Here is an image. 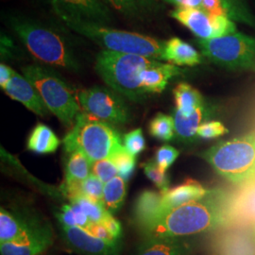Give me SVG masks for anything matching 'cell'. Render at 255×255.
<instances>
[{
  "label": "cell",
  "instance_id": "cell-1",
  "mask_svg": "<svg viewBox=\"0 0 255 255\" xmlns=\"http://www.w3.org/2000/svg\"><path fill=\"white\" fill-rule=\"evenodd\" d=\"M234 196L215 189L201 200L167 210L138 225L144 238H189L231 225Z\"/></svg>",
  "mask_w": 255,
  "mask_h": 255
},
{
  "label": "cell",
  "instance_id": "cell-2",
  "mask_svg": "<svg viewBox=\"0 0 255 255\" xmlns=\"http://www.w3.org/2000/svg\"><path fill=\"white\" fill-rule=\"evenodd\" d=\"M5 23L38 62L71 71L80 70L72 48L54 29L22 14H7Z\"/></svg>",
  "mask_w": 255,
  "mask_h": 255
},
{
  "label": "cell",
  "instance_id": "cell-3",
  "mask_svg": "<svg viewBox=\"0 0 255 255\" xmlns=\"http://www.w3.org/2000/svg\"><path fill=\"white\" fill-rule=\"evenodd\" d=\"M55 13L68 28L90 39L105 50L139 55L161 61L165 42L144 34L119 30L82 19L73 18L62 12Z\"/></svg>",
  "mask_w": 255,
  "mask_h": 255
},
{
  "label": "cell",
  "instance_id": "cell-4",
  "mask_svg": "<svg viewBox=\"0 0 255 255\" xmlns=\"http://www.w3.org/2000/svg\"><path fill=\"white\" fill-rule=\"evenodd\" d=\"M155 61L144 56L102 49L97 56L95 69L111 89L129 101L140 102L146 96L141 85V76Z\"/></svg>",
  "mask_w": 255,
  "mask_h": 255
},
{
  "label": "cell",
  "instance_id": "cell-5",
  "mask_svg": "<svg viewBox=\"0 0 255 255\" xmlns=\"http://www.w3.org/2000/svg\"><path fill=\"white\" fill-rule=\"evenodd\" d=\"M201 157L222 178L245 186L255 180V132L219 142Z\"/></svg>",
  "mask_w": 255,
  "mask_h": 255
},
{
  "label": "cell",
  "instance_id": "cell-6",
  "mask_svg": "<svg viewBox=\"0 0 255 255\" xmlns=\"http://www.w3.org/2000/svg\"><path fill=\"white\" fill-rule=\"evenodd\" d=\"M22 73L35 87L48 111L64 126L73 127L82 108L67 82L53 69L40 64L27 65Z\"/></svg>",
  "mask_w": 255,
  "mask_h": 255
},
{
  "label": "cell",
  "instance_id": "cell-7",
  "mask_svg": "<svg viewBox=\"0 0 255 255\" xmlns=\"http://www.w3.org/2000/svg\"><path fill=\"white\" fill-rule=\"evenodd\" d=\"M122 146L121 138L109 123L80 113L71 130L64 138L65 151H82L91 162L108 159Z\"/></svg>",
  "mask_w": 255,
  "mask_h": 255
},
{
  "label": "cell",
  "instance_id": "cell-8",
  "mask_svg": "<svg viewBox=\"0 0 255 255\" xmlns=\"http://www.w3.org/2000/svg\"><path fill=\"white\" fill-rule=\"evenodd\" d=\"M202 54L211 62L232 70L255 71V38L236 32L227 36L199 40Z\"/></svg>",
  "mask_w": 255,
  "mask_h": 255
},
{
  "label": "cell",
  "instance_id": "cell-9",
  "mask_svg": "<svg viewBox=\"0 0 255 255\" xmlns=\"http://www.w3.org/2000/svg\"><path fill=\"white\" fill-rule=\"evenodd\" d=\"M83 113L109 124H126L130 119L127 103L113 89L94 86L78 94Z\"/></svg>",
  "mask_w": 255,
  "mask_h": 255
},
{
  "label": "cell",
  "instance_id": "cell-10",
  "mask_svg": "<svg viewBox=\"0 0 255 255\" xmlns=\"http://www.w3.org/2000/svg\"><path fill=\"white\" fill-rule=\"evenodd\" d=\"M170 15L201 40L227 36L237 32L236 24L228 17L212 15L201 8H177L170 12Z\"/></svg>",
  "mask_w": 255,
  "mask_h": 255
},
{
  "label": "cell",
  "instance_id": "cell-11",
  "mask_svg": "<svg viewBox=\"0 0 255 255\" xmlns=\"http://www.w3.org/2000/svg\"><path fill=\"white\" fill-rule=\"evenodd\" d=\"M212 252L214 255H255V223L221 229L212 242Z\"/></svg>",
  "mask_w": 255,
  "mask_h": 255
},
{
  "label": "cell",
  "instance_id": "cell-12",
  "mask_svg": "<svg viewBox=\"0 0 255 255\" xmlns=\"http://www.w3.org/2000/svg\"><path fill=\"white\" fill-rule=\"evenodd\" d=\"M61 237L65 245L82 255H120L121 243L108 242L94 237L84 229L61 225Z\"/></svg>",
  "mask_w": 255,
  "mask_h": 255
},
{
  "label": "cell",
  "instance_id": "cell-13",
  "mask_svg": "<svg viewBox=\"0 0 255 255\" xmlns=\"http://www.w3.org/2000/svg\"><path fill=\"white\" fill-rule=\"evenodd\" d=\"M53 244V234L48 225L36 223L13 241L0 244L1 255H42Z\"/></svg>",
  "mask_w": 255,
  "mask_h": 255
},
{
  "label": "cell",
  "instance_id": "cell-14",
  "mask_svg": "<svg viewBox=\"0 0 255 255\" xmlns=\"http://www.w3.org/2000/svg\"><path fill=\"white\" fill-rule=\"evenodd\" d=\"M55 12L73 18L108 26L113 21L112 12L101 0H51Z\"/></svg>",
  "mask_w": 255,
  "mask_h": 255
},
{
  "label": "cell",
  "instance_id": "cell-15",
  "mask_svg": "<svg viewBox=\"0 0 255 255\" xmlns=\"http://www.w3.org/2000/svg\"><path fill=\"white\" fill-rule=\"evenodd\" d=\"M3 90L11 100L22 103L37 116L46 117L49 112L31 82L25 76L15 71H13L10 80Z\"/></svg>",
  "mask_w": 255,
  "mask_h": 255
},
{
  "label": "cell",
  "instance_id": "cell-16",
  "mask_svg": "<svg viewBox=\"0 0 255 255\" xmlns=\"http://www.w3.org/2000/svg\"><path fill=\"white\" fill-rule=\"evenodd\" d=\"M194 250L189 238H144L133 255H189Z\"/></svg>",
  "mask_w": 255,
  "mask_h": 255
},
{
  "label": "cell",
  "instance_id": "cell-17",
  "mask_svg": "<svg viewBox=\"0 0 255 255\" xmlns=\"http://www.w3.org/2000/svg\"><path fill=\"white\" fill-rule=\"evenodd\" d=\"M210 192L211 190L204 188L200 182L191 179L186 180L182 184L174 188H169L165 193L162 194L161 205L154 217L167 210L173 209L191 201L201 200Z\"/></svg>",
  "mask_w": 255,
  "mask_h": 255
},
{
  "label": "cell",
  "instance_id": "cell-18",
  "mask_svg": "<svg viewBox=\"0 0 255 255\" xmlns=\"http://www.w3.org/2000/svg\"><path fill=\"white\" fill-rule=\"evenodd\" d=\"M182 70L176 65L155 61L146 68L141 76V85L144 92L147 94H157L164 91L168 82L176 76H179Z\"/></svg>",
  "mask_w": 255,
  "mask_h": 255
},
{
  "label": "cell",
  "instance_id": "cell-19",
  "mask_svg": "<svg viewBox=\"0 0 255 255\" xmlns=\"http://www.w3.org/2000/svg\"><path fill=\"white\" fill-rule=\"evenodd\" d=\"M161 61L178 66H195L201 63V57L196 48L178 37L164 43Z\"/></svg>",
  "mask_w": 255,
  "mask_h": 255
},
{
  "label": "cell",
  "instance_id": "cell-20",
  "mask_svg": "<svg viewBox=\"0 0 255 255\" xmlns=\"http://www.w3.org/2000/svg\"><path fill=\"white\" fill-rule=\"evenodd\" d=\"M255 223V181L234 196L231 225Z\"/></svg>",
  "mask_w": 255,
  "mask_h": 255
},
{
  "label": "cell",
  "instance_id": "cell-21",
  "mask_svg": "<svg viewBox=\"0 0 255 255\" xmlns=\"http://www.w3.org/2000/svg\"><path fill=\"white\" fill-rule=\"evenodd\" d=\"M206 114L204 105L195 110L189 116H185L178 110H174L175 135L182 141H193L197 137V131L203 123Z\"/></svg>",
  "mask_w": 255,
  "mask_h": 255
},
{
  "label": "cell",
  "instance_id": "cell-22",
  "mask_svg": "<svg viewBox=\"0 0 255 255\" xmlns=\"http://www.w3.org/2000/svg\"><path fill=\"white\" fill-rule=\"evenodd\" d=\"M129 18H146L159 8L157 0H101Z\"/></svg>",
  "mask_w": 255,
  "mask_h": 255
},
{
  "label": "cell",
  "instance_id": "cell-23",
  "mask_svg": "<svg viewBox=\"0 0 255 255\" xmlns=\"http://www.w3.org/2000/svg\"><path fill=\"white\" fill-rule=\"evenodd\" d=\"M61 144L54 131L45 124L38 123L27 139V149L38 154L54 153Z\"/></svg>",
  "mask_w": 255,
  "mask_h": 255
},
{
  "label": "cell",
  "instance_id": "cell-24",
  "mask_svg": "<svg viewBox=\"0 0 255 255\" xmlns=\"http://www.w3.org/2000/svg\"><path fill=\"white\" fill-rule=\"evenodd\" d=\"M37 222L15 216L4 208L0 210V244L13 241L27 233Z\"/></svg>",
  "mask_w": 255,
  "mask_h": 255
},
{
  "label": "cell",
  "instance_id": "cell-25",
  "mask_svg": "<svg viewBox=\"0 0 255 255\" xmlns=\"http://www.w3.org/2000/svg\"><path fill=\"white\" fill-rule=\"evenodd\" d=\"M176 110L189 116L195 110L204 105L201 93L186 82L179 83L173 90Z\"/></svg>",
  "mask_w": 255,
  "mask_h": 255
},
{
  "label": "cell",
  "instance_id": "cell-26",
  "mask_svg": "<svg viewBox=\"0 0 255 255\" xmlns=\"http://www.w3.org/2000/svg\"><path fill=\"white\" fill-rule=\"evenodd\" d=\"M162 201V194L152 190L140 193L134 203L133 217L136 225L152 219L158 213Z\"/></svg>",
  "mask_w": 255,
  "mask_h": 255
},
{
  "label": "cell",
  "instance_id": "cell-27",
  "mask_svg": "<svg viewBox=\"0 0 255 255\" xmlns=\"http://www.w3.org/2000/svg\"><path fill=\"white\" fill-rule=\"evenodd\" d=\"M92 162L82 151L69 153L65 164V183L81 182L91 175Z\"/></svg>",
  "mask_w": 255,
  "mask_h": 255
},
{
  "label": "cell",
  "instance_id": "cell-28",
  "mask_svg": "<svg viewBox=\"0 0 255 255\" xmlns=\"http://www.w3.org/2000/svg\"><path fill=\"white\" fill-rule=\"evenodd\" d=\"M127 194V182L117 176L104 184L103 204L112 215L118 212L123 205Z\"/></svg>",
  "mask_w": 255,
  "mask_h": 255
},
{
  "label": "cell",
  "instance_id": "cell-29",
  "mask_svg": "<svg viewBox=\"0 0 255 255\" xmlns=\"http://www.w3.org/2000/svg\"><path fill=\"white\" fill-rule=\"evenodd\" d=\"M56 217L63 226L79 227L87 231L92 225L90 219L80 208V206L72 202L64 205L61 211L56 214Z\"/></svg>",
  "mask_w": 255,
  "mask_h": 255
},
{
  "label": "cell",
  "instance_id": "cell-30",
  "mask_svg": "<svg viewBox=\"0 0 255 255\" xmlns=\"http://www.w3.org/2000/svg\"><path fill=\"white\" fill-rule=\"evenodd\" d=\"M149 134L161 141H170L175 136L173 117L158 113L148 125Z\"/></svg>",
  "mask_w": 255,
  "mask_h": 255
},
{
  "label": "cell",
  "instance_id": "cell-31",
  "mask_svg": "<svg viewBox=\"0 0 255 255\" xmlns=\"http://www.w3.org/2000/svg\"><path fill=\"white\" fill-rule=\"evenodd\" d=\"M70 202L80 206L92 223H102V221L111 215V213L105 208L104 204L92 201L82 195L71 199Z\"/></svg>",
  "mask_w": 255,
  "mask_h": 255
},
{
  "label": "cell",
  "instance_id": "cell-32",
  "mask_svg": "<svg viewBox=\"0 0 255 255\" xmlns=\"http://www.w3.org/2000/svg\"><path fill=\"white\" fill-rule=\"evenodd\" d=\"M116 165L119 175L125 181L128 180L135 169L136 159L135 156L129 153L125 146L119 147L109 158Z\"/></svg>",
  "mask_w": 255,
  "mask_h": 255
},
{
  "label": "cell",
  "instance_id": "cell-33",
  "mask_svg": "<svg viewBox=\"0 0 255 255\" xmlns=\"http://www.w3.org/2000/svg\"><path fill=\"white\" fill-rule=\"evenodd\" d=\"M146 177L154 183L156 187L164 194L169 189V178L155 161H147L143 164Z\"/></svg>",
  "mask_w": 255,
  "mask_h": 255
},
{
  "label": "cell",
  "instance_id": "cell-34",
  "mask_svg": "<svg viewBox=\"0 0 255 255\" xmlns=\"http://www.w3.org/2000/svg\"><path fill=\"white\" fill-rule=\"evenodd\" d=\"M91 173L98 177L101 182L106 183L117 177V175H119V171L116 165L108 158L92 162Z\"/></svg>",
  "mask_w": 255,
  "mask_h": 255
},
{
  "label": "cell",
  "instance_id": "cell-35",
  "mask_svg": "<svg viewBox=\"0 0 255 255\" xmlns=\"http://www.w3.org/2000/svg\"><path fill=\"white\" fill-rule=\"evenodd\" d=\"M124 146L129 153L136 156L146 148V140L142 128H135L124 135Z\"/></svg>",
  "mask_w": 255,
  "mask_h": 255
},
{
  "label": "cell",
  "instance_id": "cell-36",
  "mask_svg": "<svg viewBox=\"0 0 255 255\" xmlns=\"http://www.w3.org/2000/svg\"><path fill=\"white\" fill-rule=\"evenodd\" d=\"M179 155H180L179 150L174 146L170 145H163L160 146L156 151L155 162L164 172H166L167 169L177 160Z\"/></svg>",
  "mask_w": 255,
  "mask_h": 255
},
{
  "label": "cell",
  "instance_id": "cell-37",
  "mask_svg": "<svg viewBox=\"0 0 255 255\" xmlns=\"http://www.w3.org/2000/svg\"><path fill=\"white\" fill-rule=\"evenodd\" d=\"M228 131V128L219 121H204L197 131V137L201 139H215L225 135Z\"/></svg>",
  "mask_w": 255,
  "mask_h": 255
},
{
  "label": "cell",
  "instance_id": "cell-38",
  "mask_svg": "<svg viewBox=\"0 0 255 255\" xmlns=\"http://www.w3.org/2000/svg\"><path fill=\"white\" fill-rule=\"evenodd\" d=\"M201 9L212 15L225 16L223 0H202Z\"/></svg>",
  "mask_w": 255,
  "mask_h": 255
},
{
  "label": "cell",
  "instance_id": "cell-39",
  "mask_svg": "<svg viewBox=\"0 0 255 255\" xmlns=\"http://www.w3.org/2000/svg\"><path fill=\"white\" fill-rule=\"evenodd\" d=\"M88 233H90L94 237L101 238L102 240L108 241V242H117L120 240L115 239L113 236L110 234L108 229L106 228L102 223H92L90 228L87 230Z\"/></svg>",
  "mask_w": 255,
  "mask_h": 255
},
{
  "label": "cell",
  "instance_id": "cell-40",
  "mask_svg": "<svg viewBox=\"0 0 255 255\" xmlns=\"http://www.w3.org/2000/svg\"><path fill=\"white\" fill-rule=\"evenodd\" d=\"M102 224L108 229L110 234L115 239L120 240V238L122 237V227L119 220L115 219L112 214L102 221Z\"/></svg>",
  "mask_w": 255,
  "mask_h": 255
},
{
  "label": "cell",
  "instance_id": "cell-41",
  "mask_svg": "<svg viewBox=\"0 0 255 255\" xmlns=\"http://www.w3.org/2000/svg\"><path fill=\"white\" fill-rule=\"evenodd\" d=\"M13 71L14 70L12 68H10L7 64H4V63H1L0 64V86H1L2 90L5 88V86L9 82Z\"/></svg>",
  "mask_w": 255,
  "mask_h": 255
},
{
  "label": "cell",
  "instance_id": "cell-42",
  "mask_svg": "<svg viewBox=\"0 0 255 255\" xmlns=\"http://www.w3.org/2000/svg\"><path fill=\"white\" fill-rule=\"evenodd\" d=\"M177 8H201L202 0H165Z\"/></svg>",
  "mask_w": 255,
  "mask_h": 255
},
{
  "label": "cell",
  "instance_id": "cell-43",
  "mask_svg": "<svg viewBox=\"0 0 255 255\" xmlns=\"http://www.w3.org/2000/svg\"></svg>",
  "mask_w": 255,
  "mask_h": 255
}]
</instances>
